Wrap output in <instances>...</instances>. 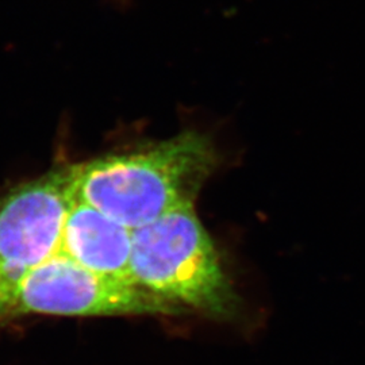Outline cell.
Segmentation results:
<instances>
[{"label":"cell","instance_id":"obj_1","mask_svg":"<svg viewBox=\"0 0 365 365\" xmlns=\"http://www.w3.org/2000/svg\"><path fill=\"white\" fill-rule=\"evenodd\" d=\"M221 163L210 134L187 129L137 149L71 164L75 199L135 230L170 211L195 206Z\"/></svg>","mask_w":365,"mask_h":365},{"label":"cell","instance_id":"obj_2","mask_svg":"<svg viewBox=\"0 0 365 365\" xmlns=\"http://www.w3.org/2000/svg\"><path fill=\"white\" fill-rule=\"evenodd\" d=\"M130 274L134 284L190 313L232 322L242 312V299L195 206L133 230Z\"/></svg>","mask_w":365,"mask_h":365},{"label":"cell","instance_id":"obj_3","mask_svg":"<svg viewBox=\"0 0 365 365\" xmlns=\"http://www.w3.org/2000/svg\"><path fill=\"white\" fill-rule=\"evenodd\" d=\"M73 202L71 165L22 182L0 199V315L25 276L60 253Z\"/></svg>","mask_w":365,"mask_h":365},{"label":"cell","instance_id":"obj_4","mask_svg":"<svg viewBox=\"0 0 365 365\" xmlns=\"http://www.w3.org/2000/svg\"><path fill=\"white\" fill-rule=\"evenodd\" d=\"M13 314L172 317L191 313L133 282L92 272L58 253L25 276L6 315Z\"/></svg>","mask_w":365,"mask_h":365},{"label":"cell","instance_id":"obj_5","mask_svg":"<svg viewBox=\"0 0 365 365\" xmlns=\"http://www.w3.org/2000/svg\"><path fill=\"white\" fill-rule=\"evenodd\" d=\"M133 230L101 210L75 199L60 253L96 274L131 282Z\"/></svg>","mask_w":365,"mask_h":365}]
</instances>
